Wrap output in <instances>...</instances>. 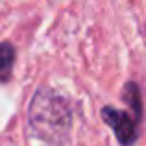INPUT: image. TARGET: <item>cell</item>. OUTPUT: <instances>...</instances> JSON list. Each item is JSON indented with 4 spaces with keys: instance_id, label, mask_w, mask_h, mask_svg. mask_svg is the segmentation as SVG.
Wrapping results in <instances>:
<instances>
[{
    "instance_id": "1",
    "label": "cell",
    "mask_w": 146,
    "mask_h": 146,
    "mask_svg": "<svg viewBox=\"0 0 146 146\" xmlns=\"http://www.w3.org/2000/svg\"><path fill=\"white\" fill-rule=\"evenodd\" d=\"M30 122L41 135L56 137L59 131H67L70 124L68 107L63 98L54 94L52 91L41 89L30 107Z\"/></svg>"
},
{
    "instance_id": "2",
    "label": "cell",
    "mask_w": 146,
    "mask_h": 146,
    "mask_svg": "<svg viewBox=\"0 0 146 146\" xmlns=\"http://www.w3.org/2000/svg\"><path fill=\"white\" fill-rule=\"evenodd\" d=\"M141 115H143V111L131 109V107L126 111H118L115 107L107 106L102 109V118L106 120V124H109L113 128L117 139L124 146H131L135 143L137 135H139Z\"/></svg>"
},
{
    "instance_id": "3",
    "label": "cell",
    "mask_w": 146,
    "mask_h": 146,
    "mask_svg": "<svg viewBox=\"0 0 146 146\" xmlns=\"http://www.w3.org/2000/svg\"><path fill=\"white\" fill-rule=\"evenodd\" d=\"M15 63V48L11 43H0V82H7L11 78Z\"/></svg>"
}]
</instances>
